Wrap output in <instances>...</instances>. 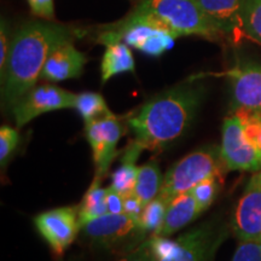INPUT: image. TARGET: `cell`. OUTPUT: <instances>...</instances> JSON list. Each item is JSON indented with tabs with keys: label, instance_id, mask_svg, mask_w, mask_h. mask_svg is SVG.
Masks as SVG:
<instances>
[{
	"label": "cell",
	"instance_id": "obj_1",
	"mask_svg": "<svg viewBox=\"0 0 261 261\" xmlns=\"http://www.w3.org/2000/svg\"><path fill=\"white\" fill-rule=\"evenodd\" d=\"M203 98V85L188 80L149 98L127 125L143 149L160 152L184 136Z\"/></svg>",
	"mask_w": 261,
	"mask_h": 261
},
{
	"label": "cell",
	"instance_id": "obj_2",
	"mask_svg": "<svg viewBox=\"0 0 261 261\" xmlns=\"http://www.w3.org/2000/svg\"><path fill=\"white\" fill-rule=\"evenodd\" d=\"M73 40V31L54 22L31 21L12 35L11 48L2 80L3 106L12 109L41 77L48 56L61 44Z\"/></svg>",
	"mask_w": 261,
	"mask_h": 261
},
{
	"label": "cell",
	"instance_id": "obj_3",
	"mask_svg": "<svg viewBox=\"0 0 261 261\" xmlns=\"http://www.w3.org/2000/svg\"><path fill=\"white\" fill-rule=\"evenodd\" d=\"M132 12L161 23L177 38L188 35L210 40L221 38L196 0H142Z\"/></svg>",
	"mask_w": 261,
	"mask_h": 261
},
{
	"label": "cell",
	"instance_id": "obj_4",
	"mask_svg": "<svg viewBox=\"0 0 261 261\" xmlns=\"http://www.w3.org/2000/svg\"><path fill=\"white\" fill-rule=\"evenodd\" d=\"M226 171L220 148L207 145L175 162L167 173L163 175V184L160 195L167 200H173L177 196L192 190L204 179L212 177H223Z\"/></svg>",
	"mask_w": 261,
	"mask_h": 261
},
{
	"label": "cell",
	"instance_id": "obj_5",
	"mask_svg": "<svg viewBox=\"0 0 261 261\" xmlns=\"http://www.w3.org/2000/svg\"><path fill=\"white\" fill-rule=\"evenodd\" d=\"M80 231L94 247L122 255L132 252L149 238L139 220L126 213H107L87 221Z\"/></svg>",
	"mask_w": 261,
	"mask_h": 261
},
{
	"label": "cell",
	"instance_id": "obj_6",
	"mask_svg": "<svg viewBox=\"0 0 261 261\" xmlns=\"http://www.w3.org/2000/svg\"><path fill=\"white\" fill-rule=\"evenodd\" d=\"M100 39L103 41L121 40L148 56L160 57L171 50L177 37L161 23L129 12L128 16L104 31Z\"/></svg>",
	"mask_w": 261,
	"mask_h": 261
},
{
	"label": "cell",
	"instance_id": "obj_7",
	"mask_svg": "<svg viewBox=\"0 0 261 261\" xmlns=\"http://www.w3.org/2000/svg\"><path fill=\"white\" fill-rule=\"evenodd\" d=\"M224 234L212 223H204L175 240L150 236L156 261H212Z\"/></svg>",
	"mask_w": 261,
	"mask_h": 261
},
{
	"label": "cell",
	"instance_id": "obj_8",
	"mask_svg": "<svg viewBox=\"0 0 261 261\" xmlns=\"http://www.w3.org/2000/svg\"><path fill=\"white\" fill-rule=\"evenodd\" d=\"M221 133L220 154L226 171H261V150L249 142L242 122L234 114L224 120Z\"/></svg>",
	"mask_w": 261,
	"mask_h": 261
},
{
	"label": "cell",
	"instance_id": "obj_9",
	"mask_svg": "<svg viewBox=\"0 0 261 261\" xmlns=\"http://www.w3.org/2000/svg\"><path fill=\"white\" fill-rule=\"evenodd\" d=\"M34 225L55 256L61 257L81 230L79 208L77 205H69L42 212L34 218Z\"/></svg>",
	"mask_w": 261,
	"mask_h": 261
},
{
	"label": "cell",
	"instance_id": "obj_10",
	"mask_svg": "<svg viewBox=\"0 0 261 261\" xmlns=\"http://www.w3.org/2000/svg\"><path fill=\"white\" fill-rule=\"evenodd\" d=\"M126 126L116 115H109L85 123V133L90 143L96 167V177L104 178L109 171L117 151L121 137L125 135Z\"/></svg>",
	"mask_w": 261,
	"mask_h": 261
},
{
	"label": "cell",
	"instance_id": "obj_11",
	"mask_svg": "<svg viewBox=\"0 0 261 261\" xmlns=\"http://www.w3.org/2000/svg\"><path fill=\"white\" fill-rule=\"evenodd\" d=\"M76 94L55 85H40L29 90L12 108L17 128L50 112L75 108Z\"/></svg>",
	"mask_w": 261,
	"mask_h": 261
},
{
	"label": "cell",
	"instance_id": "obj_12",
	"mask_svg": "<svg viewBox=\"0 0 261 261\" xmlns=\"http://www.w3.org/2000/svg\"><path fill=\"white\" fill-rule=\"evenodd\" d=\"M231 227L240 242H261V171L254 173L248 181L234 210Z\"/></svg>",
	"mask_w": 261,
	"mask_h": 261
},
{
	"label": "cell",
	"instance_id": "obj_13",
	"mask_svg": "<svg viewBox=\"0 0 261 261\" xmlns=\"http://www.w3.org/2000/svg\"><path fill=\"white\" fill-rule=\"evenodd\" d=\"M231 83L232 110L261 114V64L241 61L227 71Z\"/></svg>",
	"mask_w": 261,
	"mask_h": 261
},
{
	"label": "cell",
	"instance_id": "obj_14",
	"mask_svg": "<svg viewBox=\"0 0 261 261\" xmlns=\"http://www.w3.org/2000/svg\"><path fill=\"white\" fill-rule=\"evenodd\" d=\"M86 63V55L74 46L73 40H68L51 52L44 65L40 79L51 83L77 79L84 73Z\"/></svg>",
	"mask_w": 261,
	"mask_h": 261
},
{
	"label": "cell",
	"instance_id": "obj_15",
	"mask_svg": "<svg viewBox=\"0 0 261 261\" xmlns=\"http://www.w3.org/2000/svg\"><path fill=\"white\" fill-rule=\"evenodd\" d=\"M205 17L221 37L243 38L242 9L244 0H196Z\"/></svg>",
	"mask_w": 261,
	"mask_h": 261
},
{
	"label": "cell",
	"instance_id": "obj_16",
	"mask_svg": "<svg viewBox=\"0 0 261 261\" xmlns=\"http://www.w3.org/2000/svg\"><path fill=\"white\" fill-rule=\"evenodd\" d=\"M201 214L202 211L190 191L179 195L169 202L162 226L154 236H172L173 233L181 230L182 227L190 225Z\"/></svg>",
	"mask_w": 261,
	"mask_h": 261
},
{
	"label": "cell",
	"instance_id": "obj_17",
	"mask_svg": "<svg viewBox=\"0 0 261 261\" xmlns=\"http://www.w3.org/2000/svg\"><path fill=\"white\" fill-rule=\"evenodd\" d=\"M102 63H100V80L107 84L115 75L133 73L136 68L135 57L126 42L121 40L106 42Z\"/></svg>",
	"mask_w": 261,
	"mask_h": 261
},
{
	"label": "cell",
	"instance_id": "obj_18",
	"mask_svg": "<svg viewBox=\"0 0 261 261\" xmlns=\"http://www.w3.org/2000/svg\"><path fill=\"white\" fill-rule=\"evenodd\" d=\"M142 146L135 139L123 149L121 155V165L112 174V184L110 188L122 196L129 195L135 191L137 177H138L139 167L137 166V160L143 151Z\"/></svg>",
	"mask_w": 261,
	"mask_h": 261
},
{
	"label": "cell",
	"instance_id": "obj_19",
	"mask_svg": "<svg viewBox=\"0 0 261 261\" xmlns=\"http://www.w3.org/2000/svg\"><path fill=\"white\" fill-rule=\"evenodd\" d=\"M163 184V175L160 171L159 163L155 160L139 166L138 177L135 188V195L139 198L143 205L155 200L160 195Z\"/></svg>",
	"mask_w": 261,
	"mask_h": 261
},
{
	"label": "cell",
	"instance_id": "obj_20",
	"mask_svg": "<svg viewBox=\"0 0 261 261\" xmlns=\"http://www.w3.org/2000/svg\"><path fill=\"white\" fill-rule=\"evenodd\" d=\"M102 178L94 175L93 181L91 182L89 190L84 195L79 208V223L80 226L87 221L96 219L98 217L108 213L107 208V189L102 188Z\"/></svg>",
	"mask_w": 261,
	"mask_h": 261
},
{
	"label": "cell",
	"instance_id": "obj_21",
	"mask_svg": "<svg viewBox=\"0 0 261 261\" xmlns=\"http://www.w3.org/2000/svg\"><path fill=\"white\" fill-rule=\"evenodd\" d=\"M74 109L77 110V113L84 119L85 123L100 119V117L113 115L102 94L96 92H84L76 94Z\"/></svg>",
	"mask_w": 261,
	"mask_h": 261
},
{
	"label": "cell",
	"instance_id": "obj_22",
	"mask_svg": "<svg viewBox=\"0 0 261 261\" xmlns=\"http://www.w3.org/2000/svg\"><path fill=\"white\" fill-rule=\"evenodd\" d=\"M169 200L163 196L159 195L155 200L149 202L139 215L138 220L140 226L145 231L148 236H154L161 228L163 220H165L166 212H167Z\"/></svg>",
	"mask_w": 261,
	"mask_h": 261
},
{
	"label": "cell",
	"instance_id": "obj_23",
	"mask_svg": "<svg viewBox=\"0 0 261 261\" xmlns=\"http://www.w3.org/2000/svg\"><path fill=\"white\" fill-rule=\"evenodd\" d=\"M243 38L261 44V0H244L242 9Z\"/></svg>",
	"mask_w": 261,
	"mask_h": 261
},
{
	"label": "cell",
	"instance_id": "obj_24",
	"mask_svg": "<svg viewBox=\"0 0 261 261\" xmlns=\"http://www.w3.org/2000/svg\"><path fill=\"white\" fill-rule=\"evenodd\" d=\"M219 179V177L204 179L203 181H201L200 184L196 185L192 190H190L191 194L194 195L196 202H197L198 207L202 211V213L207 211L215 201V198H217L218 192L220 190Z\"/></svg>",
	"mask_w": 261,
	"mask_h": 261
},
{
	"label": "cell",
	"instance_id": "obj_25",
	"mask_svg": "<svg viewBox=\"0 0 261 261\" xmlns=\"http://www.w3.org/2000/svg\"><path fill=\"white\" fill-rule=\"evenodd\" d=\"M242 122L247 138L252 144L261 150V114L246 112V110H232Z\"/></svg>",
	"mask_w": 261,
	"mask_h": 261
},
{
	"label": "cell",
	"instance_id": "obj_26",
	"mask_svg": "<svg viewBox=\"0 0 261 261\" xmlns=\"http://www.w3.org/2000/svg\"><path fill=\"white\" fill-rule=\"evenodd\" d=\"M19 143V133L16 128L8 125L2 126L0 128V163L5 168L8 161L15 152Z\"/></svg>",
	"mask_w": 261,
	"mask_h": 261
},
{
	"label": "cell",
	"instance_id": "obj_27",
	"mask_svg": "<svg viewBox=\"0 0 261 261\" xmlns=\"http://www.w3.org/2000/svg\"><path fill=\"white\" fill-rule=\"evenodd\" d=\"M231 261H261V242L257 241L240 242Z\"/></svg>",
	"mask_w": 261,
	"mask_h": 261
},
{
	"label": "cell",
	"instance_id": "obj_28",
	"mask_svg": "<svg viewBox=\"0 0 261 261\" xmlns=\"http://www.w3.org/2000/svg\"><path fill=\"white\" fill-rule=\"evenodd\" d=\"M12 37H10V27L8 21L2 18L0 23V77L5 73L8 64L10 48H11Z\"/></svg>",
	"mask_w": 261,
	"mask_h": 261
},
{
	"label": "cell",
	"instance_id": "obj_29",
	"mask_svg": "<svg viewBox=\"0 0 261 261\" xmlns=\"http://www.w3.org/2000/svg\"><path fill=\"white\" fill-rule=\"evenodd\" d=\"M119 261H156L154 247H152L151 237L145 240L132 252L122 255Z\"/></svg>",
	"mask_w": 261,
	"mask_h": 261
},
{
	"label": "cell",
	"instance_id": "obj_30",
	"mask_svg": "<svg viewBox=\"0 0 261 261\" xmlns=\"http://www.w3.org/2000/svg\"><path fill=\"white\" fill-rule=\"evenodd\" d=\"M32 14L39 18L50 21L55 17L54 0H27Z\"/></svg>",
	"mask_w": 261,
	"mask_h": 261
},
{
	"label": "cell",
	"instance_id": "obj_31",
	"mask_svg": "<svg viewBox=\"0 0 261 261\" xmlns=\"http://www.w3.org/2000/svg\"><path fill=\"white\" fill-rule=\"evenodd\" d=\"M143 210H144V205H143L139 198L135 195V192L123 196V213L138 219Z\"/></svg>",
	"mask_w": 261,
	"mask_h": 261
},
{
	"label": "cell",
	"instance_id": "obj_32",
	"mask_svg": "<svg viewBox=\"0 0 261 261\" xmlns=\"http://www.w3.org/2000/svg\"><path fill=\"white\" fill-rule=\"evenodd\" d=\"M107 208L108 213L121 214L123 213V196L112 188H107Z\"/></svg>",
	"mask_w": 261,
	"mask_h": 261
},
{
	"label": "cell",
	"instance_id": "obj_33",
	"mask_svg": "<svg viewBox=\"0 0 261 261\" xmlns=\"http://www.w3.org/2000/svg\"><path fill=\"white\" fill-rule=\"evenodd\" d=\"M69 261H74V260H69Z\"/></svg>",
	"mask_w": 261,
	"mask_h": 261
}]
</instances>
